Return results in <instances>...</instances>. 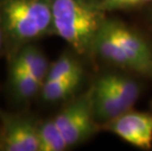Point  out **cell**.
I'll return each mask as SVG.
<instances>
[{
  "instance_id": "cell-2",
  "label": "cell",
  "mask_w": 152,
  "mask_h": 151,
  "mask_svg": "<svg viewBox=\"0 0 152 151\" xmlns=\"http://www.w3.org/2000/svg\"><path fill=\"white\" fill-rule=\"evenodd\" d=\"M106 19L97 6L82 0H52L53 30L77 54L92 49Z\"/></svg>"
},
{
  "instance_id": "cell-10",
  "label": "cell",
  "mask_w": 152,
  "mask_h": 151,
  "mask_svg": "<svg viewBox=\"0 0 152 151\" xmlns=\"http://www.w3.org/2000/svg\"><path fill=\"white\" fill-rule=\"evenodd\" d=\"M82 79L83 73H79L63 79L46 80L41 88L43 99L48 102H56L69 97L77 89Z\"/></svg>"
},
{
  "instance_id": "cell-4",
  "label": "cell",
  "mask_w": 152,
  "mask_h": 151,
  "mask_svg": "<svg viewBox=\"0 0 152 151\" xmlns=\"http://www.w3.org/2000/svg\"><path fill=\"white\" fill-rule=\"evenodd\" d=\"M54 122L69 147L88 139L97 131L91 88L62 109L54 118Z\"/></svg>"
},
{
  "instance_id": "cell-6",
  "label": "cell",
  "mask_w": 152,
  "mask_h": 151,
  "mask_svg": "<svg viewBox=\"0 0 152 151\" xmlns=\"http://www.w3.org/2000/svg\"><path fill=\"white\" fill-rule=\"evenodd\" d=\"M1 140L6 151H39L38 127L27 118H8Z\"/></svg>"
},
{
  "instance_id": "cell-14",
  "label": "cell",
  "mask_w": 152,
  "mask_h": 151,
  "mask_svg": "<svg viewBox=\"0 0 152 151\" xmlns=\"http://www.w3.org/2000/svg\"><path fill=\"white\" fill-rule=\"evenodd\" d=\"M149 2H152V0H100L96 6L105 13L109 11L130 9Z\"/></svg>"
},
{
  "instance_id": "cell-15",
  "label": "cell",
  "mask_w": 152,
  "mask_h": 151,
  "mask_svg": "<svg viewBox=\"0 0 152 151\" xmlns=\"http://www.w3.org/2000/svg\"><path fill=\"white\" fill-rule=\"evenodd\" d=\"M2 41H3V31H2V28L0 27V49H1V46H2Z\"/></svg>"
},
{
  "instance_id": "cell-8",
  "label": "cell",
  "mask_w": 152,
  "mask_h": 151,
  "mask_svg": "<svg viewBox=\"0 0 152 151\" xmlns=\"http://www.w3.org/2000/svg\"><path fill=\"white\" fill-rule=\"evenodd\" d=\"M13 66L30 73L38 81L44 83L50 65L45 55L37 47L28 45L22 48L14 60Z\"/></svg>"
},
{
  "instance_id": "cell-16",
  "label": "cell",
  "mask_w": 152,
  "mask_h": 151,
  "mask_svg": "<svg viewBox=\"0 0 152 151\" xmlns=\"http://www.w3.org/2000/svg\"><path fill=\"white\" fill-rule=\"evenodd\" d=\"M0 149H3V147H2V140H0Z\"/></svg>"
},
{
  "instance_id": "cell-5",
  "label": "cell",
  "mask_w": 152,
  "mask_h": 151,
  "mask_svg": "<svg viewBox=\"0 0 152 151\" xmlns=\"http://www.w3.org/2000/svg\"><path fill=\"white\" fill-rule=\"evenodd\" d=\"M101 128L137 148L143 150L152 148V114L150 113L130 110L103 123Z\"/></svg>"
},
{
  "instance_id": "cell-11",
  "label": "cell",
  "mask_w": 152,
  "mask_h": 151,
  "mask_svg": "<svg viewBox=\"0 0 152 151\" xmlns=\"http://www.w3.org/2000/svg\"><path fill=\"white\" fill-rule=\"evenodd\" d=\"M11 85L19 97L28 99L34 96L42 88L43 82L30 73L12 65L10 72Z\"/></svg>"
},
{
  "instance_id": "cell-12",
  "label": "cell",
  "mask_w": 152,
  "mask_h": 151,
  "mask_svg": "<svg viewBox=\"0 0 152 151\" xmlns=\"http://www.w3.org/2000/svg\"><path fill=\"white\" fill-rule=\"evenodd\" d=\"M38 136L39 151H63L69 147L54 119L45 121L38 127Z\"/></svg>"
},
{
  "instance_id": "cell-7",
  "label": "cell",
  "mask_w": 152,
  "mask_h": 151,
  "mask_svg": "<svg viewBox=\"0 0 152 151\" xmlns=\"http://www.w3.org/2000/svg\"><path fill=\"white\" fill-rule=\"evenodd\" d=\"M91 92L95 118L102 124L132 110L99 79L91 86Z\"/></svg>"
},
{
  "instance_id": "cell-3",
  "label": "cell",
  "mask_w": 152,
  "mask_h": 151,
  "mask_svg": "<svg viewBox=\"0 0 152 151\" xmlns=\"http://www.w3.org/2000/svg\"><path fill=\"white\" fill-rule=\"evenodd\" d=\"M3 30L16 42H28L53 30L52 0H2Z\"/></svg>"
},
{
  "instance_id": "cell-13",
  "label": "cell",
  "mask_w": 152,
  "mask_h": 151,
  "mask_svg": "<svg viewBox=\"0 0 152 151\" xmlns=\"http://www.w3.org/2000/svg\"><path fill=\"white\" fill-rule=\"evenodd\" d=\"M79 73H83L79 61L70 54H63L49 66L46 80L63 79Z\"/></svg>"
},
{
  "instance_id": "cell-1",
  "label": "cell",
  "mask_w": 152,
  "mask_h": 151,
  "mask_svg": "<svg viewBox=\"0 0 152 151\" xmlns=\"http://www.w3.org/2000/svg\"><path fill=\"white\" fill-rule=\"evenodd\" d=\"M92 50L112 65L152 78V47L140 34L121 22L105 20Z\"/></svg>"
},
{
  "instance_id": "cell-17",
  "label": "cell",
  "mask_w": 152,
  "mask_h": 151,
  "mask_svg": "<svg viewBox=\"0 0 152 151\" xmlns=\"http://www.w3.org/2000/svg\"><path fill=\"white\" fill-rule=\"evenodd\" d=\"M151 107H152V103H151Z\"/></svg>"
},
{
  "instance_id": "cell-9",
  "label": "cell",
  "mask_w": 152,
  "mask_h": 151,
  "mask_svg": "<svg viewBox=\"0 0 152 151\" xmlns=\"http://www.w3.org/2000/svg\"><path fill=\"white\" fill-rule=\"evenodd\" d=\"M98 79L131 109L140 97V85L129 77L111 73L105 74Z\"/></svg>"
}]
</instances>
